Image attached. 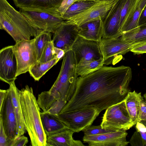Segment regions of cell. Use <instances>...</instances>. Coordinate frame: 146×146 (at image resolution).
<instances>
[{
  "mask_svg": "<svg viewBox=\"0 0 146 146\" xmlns=\"http://www.w3.org/2000/svg\"><path fill=\"white\" fill-rule=\"evenodd\" d=\"M18 64L13 46H6L0 50V79L10 84L17 78Z\"/></svg>",
  "mask_w": 146,
  "mask_h": 146,
  "instance_id": "obj_13",
  "label": "cell"
},
{
  "mask_svg": "<svg viewBox=\"0 0 146 146\" xmlns=\"http://www.w3.org/2000/svg\"><path fill=\"white\" fill-rule=\"evenodd\" d=\"M51 33L48 32L43 31L35 37L38 62L39 61L46 46L52 40Z\"/></svg>",
  "mask_w": 146,
  "mask_h": 146,
  "instance_id": "obj_29",
  "label": "cell"
},
{
  "mask_svg": "<svg viewBox=\"0 0 146 146\" xmlns=\"http://www.w3.org/2000/svg\"><path fill=\"white\" fill-rule=\"evenodd\" d=\"M143 97L145 98V99L146 100V93L144 94Z\"/></svg>",
  "mask_w": 146,
  "mask_h": 146,
  "instance_id": "obj_43",
  "label": "cell"
},
{
  "mask_svg": "<svg viewBox=\"0 0 146 146\" xmlns=\"http://www.w3.org/2000/svg\"><path fill=\"white\" fill-rule=\"evenodd\" d=\"M13 46L17 62V77L29 72L38 62L35 39L19 40Z\"/></svg>",
  "mask_w": 146,
  "mask_h": 146,
  "instance_id": "obj_8",
  "label": "cell"
},
{
  "mask_svg": "<svg viewBox=\"0 0 146 146\" xmlns=\"http://www.w3.org/2000/svg\"><path fill=\"white\" fill-rule=\"evenodd\" d=\"M146 21V5L144 8L139 17L138 21L139 26Z\"/></svg>",
  "mask_w": 146,
  "mask_h": 146,
  "instance_id": "obj_41",
  "label": "cell"
},
{
  "mask_svg": "<svg viewBox=\"0 0 146 146\" xmlns=\"http://www.w3.org/2000/svg\"><path fill=\"white\" fill-rule=\"evenodd\" d=\"M136 131L139 132L146 144V121H141L135 124Z\"/></svg>",
  "mask_w": 146,
  "mask_h": 146,
  "instance_id": "obj_36",
  "label": "cell"
},
{
  "mask_svg": "<svg viewBox=\"0 0 146 146\" xmlns=\"http://www.w3.org/2000/svg\"><path fill=\"white\" fill-rule=\"evenodd\" d=\"M42 123L44 132L48 136L67 128V126L60 119L58 115L40 112Z\"/></svg>",
  "mask_w": 146,
  "mask_h": 146,
  "instance_id": "obj_22",
  "label": "cell"
},
{
  "mask_svg": "<svg viewBox=\"0 0 146 146\" xmlns=\"http://www.w3.org/2000/svg\"><path fill=\"white\" fill-rule=\"evenodd\" d=\"M146 121V100L143 98L141 100L139 116V121Z\"/></svg>",
  "mask_w": 146,
  "mask_h": 146,
  "instance_id": "obj_39",
  "label": "cell"
},
{
  "mask_svg": "<svg viewBox=\"0 0 146 146\" xmlns=\"http://www.w3.org/2000/svg\"><path fill=\"white\" fill-rule=\"evenodd\" d=\"M99 46L106 65L116 64L122 58V56L131 51L133 44L123 39L121 36L113 38H102Z\"/></svg>",
  "mask_w": 146,
  "mask_h": 146,
  "instance_id": "obj_7",
  "label": "cell"
},
{
  "mask_svg": "<svg viewBox=\"0 0 146 146\" xmlns=\"http://www.w3.org/2000/svg\"><path fill=\"white\" fill-rule=\"evenodd\" d=\"M126 0H114L111 8L102 21V38H113L122 36L120 26L121 12Z\"/></svg>",
  "mask_w": 146,
  "mask_h": 146,
  "instance_id": "obj_12",
  "label": "cell"
},
{
  "mask_svg": "<svg viewBox=\"0 0 146 146\" xmlns=\"http://www.w3.org/2000/svg\"><path fill=\"white\" fill-rule=\"evenodd\" d=\"M132 77L131 68L123 65L103 66L88 75L79 76L74 93L60 112L87 108L106 110L125 100Z\"/></svg>",
  "mask_w": 146,
  "mask_h": 146,
  "instance_id": "obj_1",
  "label": "cell"
},
{
  "mask_svg": "<svg viewBox=\"0 0 146 146\" xmlns=\"http://www.w3.org/2000/svg\"><path fill=\"white\" fill-rule=\"evenodd\" d=\"M7 92L0 108V119L2 121L5 132L9 137L13 140L18 137L17 120L11 97Z\"/></svg>",
  "mask_w": 146,
  "mask_h": 146,
  "instance_id": "obj_16",
  "label": "cell"
},
{
  "mask_svg": "<svg viewBox=\"0 0 146 146\" xmlns=\"http://www.w3.org/2000/svg\"><path fill=\"white\" fill-rule=\"evenodd\" d=\"M122 38L125 40L132 43L133 45L146 42V21L139 26L135 32Z\"/></svg>",
  "mask_w": 146,
  "mask_h": 146,
  "instance_id": "obj_30",
  "label": "cell"
},
{
  "mask_svg": "<svg viewBox=\"0 0 146 146\" xmlns=\"http://www.w3.org/2000/svg\"><path fill=\"white\" fill-rule=\"evenodd\" d=\"M59 61L56 58L45 63L37 62L33 65L29 71L31 76L36 81L40 78Z\"/></svg>",
  "mask_w": 146,
  "mask_h": 146,
  "instance_id": "obj_26",
  "label": "cell"
},
{
  "mask_svg": "<svg viewBox=\"0 0 146 146\" xmlns=\"http://www.w3.org/2000/svg\"><path fill=\"white\" fill-rule=\"evenodd\" d=\"M37 101L43 112L55 115L58 114L67 102L56 99L49 91L42 92L39 94Z\"/></svg>",
  "mask_w": 146,
  "mask_h": 146,
  "instance_id": "obj_18",
  "label": "cell"
},
{
  "mask_svg": "<svg viewBox=\"0 0 146 146\" xmlns=\"http://www.w3.org/2000/svg\"><path fill=\"white\" fill-rule=\"evenodd\" d=\"M102 20L86 22L79 27V36L86 39L99 42L102 38Z\"/></svg>",
  "mask_w": 146,
  "mask_h": 146,
  "instance_id": "obj_21",
  "label": "cell"
},
{
  "mask_svg": "<svg viewBox=\"0 0 146 146\" xmlns=\"http://www.w3.org/2000/svg\"><path fill=\"white\" fill-rule=\"evenodd\" d=\"M129 142L132 146H146L140 133L136 131L134 132Z\"/></svg>",
  "mask_w": 146,
  "mask_h": 146,
  "instance_id": "obj_34",
  "label": "cell"
},
{
  "mask_svg": "<svg viewBox=\"0 0 146 146\" xmlns=\"http://www.w3.org/2000/svg\"><path fill=\"white\" fill-rule=\"evenodd\" d=\"M0 146H10L13 140L10 139L6 135L0 119Z\"/></svg>",
  "mask_w": 146,
  "mask_h": 146,
  "instance_id": "obj_33",
  "label": "cell"
},
{
  "mask_svg": "<svg viewBox=\"0 0 146 146\" xmlns=\"http://www.w3.org/2000/svg\"><path fill=\"white\" fill-rule=\"evenodd\" d=\"M24 125L32 146H46L47 136L44 130L40 108L33 88L26 85L20 90Z\"/></svg>",
  "mask_w": 146,
  "mask_h": 146,
  "instance_id": "obj_2",
  "label": "cell"
},
{
  "mask_svg": "<svg viewBox=\"0 0 146 146\" xmlns=\"http://www.w3.org/2000/svg\"><path fill=\"white\" fill-rule=\"evenodd\" d=\"M28 142V138L22 135L12 141L10 146H24Z\"/></svg>",
  "mask_w": 146,
  "mask_h": 146,
  "instance_id": "obj_38",
  "label": "cell"
},
{
  "mask_svg": "<svg viewBox=\"0 0 146 146\" xmlns=\"http://www.w3.org/2000/svg\"><path fill=\"white\" fill-rule=\"evenodd\" d=\"M104 64L103 59L81 62L76 65V73L78 76H84L98 70Z\"/></svg>",
  "mask_w": 146,
  "mask_h": 146,
  "instance_id": "obj_27",
  "label": "cell"
},
{
  "mask_svg": "<svg viewBox=\"0 0 146 146\" xmlns=\"http://www.w3.org/2000/svg\"><path fill=\"white\" fill-rule=\"evenodd\" d=\"M74 133L72 130L67 128L47 136L46 146H84L80 141L74 139Z\"/></svg>",
  "mask_w": 146,
  "mask_h": 146,
  "instance_id": "obj_20",
  "label": "cell"
},
{
  "mask_svg": "<svg viewBox=\"0 0 146 146\" xmlns=\"http://www.w3.org/2000/svg\"><path fill=\"white\" fill-rule=\"evenodd\" d=\"M138 1L127 0L123 6L120 14V26L121 33L123 27L131 17Z\"/></svg>",
  "mask_w": 146,
  "mask_h": 146,
  "instance_id": "obj_28",
  "label": "cell"
},
{
  "mask_svg": "<svg viewBox=\"0 0 146 146\" xmlns=\"http://www.w3.org/2000/svg\"><path fill=\"white\" fill-rule=\"evenodd\" d=\"M100 125L103 128L115 131H126L134 125L127 110L124 100L106 109Z\"/></svg>",
  "mask_w": 146,
  "mask_h": 146,
  "instance_id": "obj_5",
  "label": "cell"
},
{
  "mask_svg": "<svg viewBox=\"0 0 146 146\" xmlns=\"http://www.w3.org/2000/svg\"><path fill=\"white\" fill-rule=\"evenodd\" d=\"M115 0H102L84 12L65 20L66 24L78 26L90 21L105 17L113 5Z\"/></svg>",
  "mask_w": 146,
  "mask_h": 146,
  "instance_id": "obj_11",
  "label": "cell"
},
{
  "mask_svg": "<svg viewBox=\"0 0 146 146\" xmlns=\"http://www.w3.org/2000/svg\"><path fill=\"white\" fill-rule=\"evenodd\" d=\"M102 0H77L67 10L62 18L65 21L87 10Z\"/></svg>",
  "mask_w": 146,
  "mask_h": 146,
  "instance_id": "obj_25",
  "label": "cell"
},
{
  "mask_svg": "<svg viewBox=\"0 0 146 146\" xmlns=\"http://www.w3.org/2000/svg\"><path fill=\"white\" fill-rule=\"evenodd\" d=\"M130 51L137 54L146 53V42L133 45Z\"/></svg>",
  "mask_w": 146,
  "mask_h": 146,
  "instance_id": "obj_37",
  "label": "cell"
},
{
  "mask_svg": "<svg viewBox=\"0 0 146 146\" xmlns=\"http://www.w3.org/2000/svg\"><path fill=\"white\" fill-rule=\"evenodd\" d=\"M31 25L40 32L53 33L65 20L62 17L46 12L19 9V11Z\"/></svg>",
  "mask_w": 146,
  "mask_h": 146,
  "instance_id": "obj_9",
  "label": "cell"
},
{
  "mask_svg": "<svg viewBox=\"0 0 146 146\" xmlns=\"http://www.w3.org/2000/svg\"><path fill=\"white\" fill-rule=\"evenodd\" d=\"M64 21L53 33L52 40L54 47L61 49L66 52L71 50L73 44L79 36V27L76 25L66 24Z\"/></svg>",
  "mask_w": 146,
  "mask_h": 146,
  "instance_id": "obj_14",
  "label": "cell"
},
{
  "mask_svg": "<svg viewBox=\"0 0 146 146\" xmlns=\"http://www.w3.org/2000/svg\"><path fill=\"white\" fill-rule=\"evenodd\" d=\"M101 111L94 108L60 112L58 117L68 128L78 133L92 125Z\"/></svg>",
  "mask_w": 146,
  "mask_h": 146,
  "instance_id": "obj_6",
  "label": "cell"
},
{
  "mask_svg": "<svg viewBox=\"0 0 146 146\" xmlns=\"http://www.w3.org/2000/svg\"><path fill=\"white\" fill-rule=\"evenodd\" d=\"M54 47L53 42L52 40L46 46L38 62L45 63L55 58L54 52Z\"/></svg>",
  "mask_w": 146,
  "mask_h": 146,
  "instance_id": "obj_32",
  "label": "cell"
},
{
  "mask_svg": "<svg viewBox=\"0 0 146 146\" xmlns=\"http://www.w3.org/2000/svg\"><path fill=\"white\" fill-rule=\"evenodd\" d=\"M73 52L76 65L82 62L103 60L99 42L79 36L73 44Z\"/></svg>",
  "mask_w": 146,
  "mask_h": 146,
  "instance_id": "obj_10",
  "label": "cell"
},
{
  "mask_svg": "<svg viewBox=\"0 0 146 146\" xmlns=\"http://www.w3.org/2000/svg\"><path fill=\"white\" fill-rule=\"evenodd\" d=\"M143 98L141 92L134 90L129 91L124 100L127 110L134 125L139 121L141 103Z\"/></svg>",
  "mask_w": 146,
  "mask_h": 146,
  "instance_id": "obj_23",
  "label": "cell"
},
{
  "mask_svg": "<svg viewBox=\"0 0 146 146\" xmlns=\"http://www.w3.org/2000/svg\"><path fill=\"white\" fill-rule=\"evenodd\" d=\"M117 131L103 128L100 125L97 126L91 125L82 131L84 135H98Z\"/></svg>",
  "mask_w": 146,
  "mask_h": 146,
  "instance_id": "obj_31",
  "label": "cell"
},
{
  "mask_svg": "<svg viewBox=\"0 0 146 146\" xmlns=\"http://www.w3.org/2000/svg\"><path fill=\"white\" fill-rule=\"evenodd\" d=\"M7 92V90L0 89V106L2 105L6 96Z\"/></svg>",
  "mask_w": 146,
  "mask_h": 146,
  "instance_id": "obj_42",
  "label": "cell"
},
{
  "mask_svg": "<svg viewBox=\"0 0 146 146\" xmlns=\"http://www.w3.org/2000/svg\"><path fill=\"white\" fill-rule=\"evenodd\" d=\"M54 52L56 57L59 60L63 58L65 53L64 50L54 46Z\"/></svg>",
  "mask_w": 146,
  "mask_h": 146,
  "instance_id": "obj_40",
  "label": "cell"
},
{
  "mask_svg": "<svg viewBox=\"0 0 146 146\" xmlns=\"http://www.w3.org/2000/svg\"><path fill=\"white\" fill-rule=\"evenodd\" d=\"M19 9L46 12L61 17L57 10L63 0H12Z\"/></svg>",
  "mask_w": 146,
  "mask_h": 146,
  "instance_id": "obj_17",
  "label": "cell"
},
{
  "mask_svg": "<svg viewBox=\"0 0 146 146\" xmlns=\"http://www.w3.org/2000/svg\"><path fill=\"white\" fill-rule=\"evenodd\" d=\"M76 67L73 52L71 50L65 52L58 77L49 90L56 99L68 102L72 96L78 78Z\"/></svg>",
  "mask_w": 146,
  "mask_h": 146,
  "instance_id": "obj_4",
  "label": "cell"
},
{
  "mask_svg": "<svg viewBox=\"0 0 146 146\" xmlns=\"http://www.w3.org/2000/svg\"><path fill=\"white\" fill-rule=\"evenodd\" d=\"M146 5V0H139L131 17L121 29L122 37L130 35L137 31L139 17Z\"/></svg>",
  "mask_w": 146,
  "mask_h": 146,
  "instance_id": "obj_24",
  "label": "cell"
},
{
  "mask_svg": "<svg viewBox=\"0 0 146 146\" xmlns=\"http://www.w3.org/2000/svg\"><path fill=\"white\" fill-rule=\"evenodd\" d=\"M0 29L5 31L15 42L30 40L42 32L34 28L22 13L7 0H0Z\"/></svg>",
  "mask_w": 146,
  "mask_h": 146,
  "instance_id": "obj_3",
  "label": "cell"
},
{
  "mask_svg": "<svg viewBox=\"0 0 146 146\" xmlns=\"http://www.w3.org/2000/svg\"><path fill=\"white\" fill-rule=\"evenodd\" d=\"M9 85L8 90L11 97L17 120L19 137L24 135L26 130L20 102V90L17 87L15 82Z\"/></svg>",
  "mask_w": 146,
  "mask_h": 146,
  "instance_id": "obj_19",
  "label": "cell"
},
{
  "mask_svg": "<svg viewBox=\"0 0 146 146\" xmlns=\"http://www.w3.org/2000/svg\"><path fill=\"white\" fill-rule=\"evenodd\" d=\"M126 130L117 131L96 135H84L83 141L89 146H125L129 143L126 140Z\"/></svg>",
  "mask_w": 146,
  "mask_h": 146,
  "instance_id": "obj_15",
  "label": "cell"
},
{
  "mask_svg": "<svg viewBox=\"0 0 146 146\" xmlns=\"http://www.w3.org/2000/svg\"><path fill=\"white\" fill-rule=\"evenodd\" d=\"M77 0H63L57 10L62 17L67 10Z\"/></svg>",
  "mask_w": 146,
  "mask_h": 146,
  "instance_id": "obj_35",
  "label": "cell"
}]
</instances>
